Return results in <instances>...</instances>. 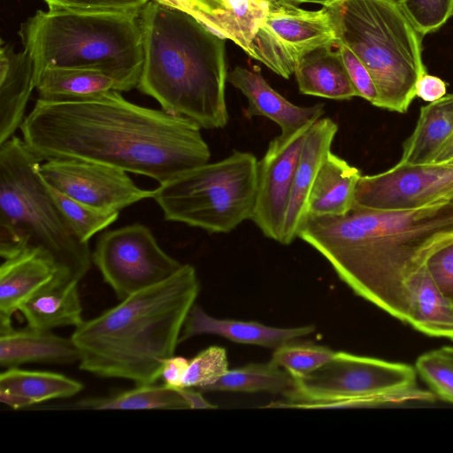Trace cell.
<instances>
[{"label":"cell","instance_id":"ffe728a7","mask_svg":"<svg viewBox=\"0 0 453 453\" xmlns=\"http://www.w3.org/2000/svg\"><path fill=\"white\" fill-rule=\"evenodd\" d=\"M315 329L312 325L281 328L257 321L218 319L195 303L185 321L180 342L196 335L214 334L238 343L275 349L286 342L312 334Z\"/></svg>","mask_w":453,"mask_h":453},{"label":"cell","instance_id":"9a60e30c","mask_svg":"<svg viewBox=\"0 0 453 453\" xmlns=\"http://www.w3.org/2000/svg\"><path fill=\"white\" fill-rule=\"evenodd\" d=\"M151 1L193 16L220 37L231 40L249 57L251 42L269 12V4L260 0Z\"/></svg>","mask_w":453,"mask_h":453},{"label":"cell","instance_id":"b9f144b4","mask_svg":"<svg viewBox=\"0 0 453 453\" xmlns=\"http://www.w3.org/2000/svg\"><path fill=\"white\" fill-rule=\"evenodd\" d=\"M453 159V134L437 153L433 164H447Z\"/></svg>","mask_w":453,"mask_h":453},{"label":"cell","instance_id":"277c9868","mask_svg":"<svg viewBox=\"0 0 453 453\" xmlns=\"http://www.w3.org/2000/svg\"><path fill=\"white\" fill-rule=\"evenodd\" d=\"M139 19L143 65L137 88L203 128L224 127L226 39L193 16L151 0Z\"/></svg>","mask_w":453,"mask_h":453},{"label":"cell","instance_id":"cb8c5ba5","mask_svg":"<svg viewBox=\"0 0 453 453\" xmlns=\"http://www.w3.org/2000/svg\"><path fill=\"white\" fill-rule=\"evenodd\" d=\"M362 174L357 167L330 151L316 175L307 203V216H343L355 204Z\"/></svg>","mask_w":453,"mask_h":453},{"label":"cell","instance_id":"d590c367","mask_svg":"<svg viewBox=\"0 0 453 453\" xmlns=\"http://www.w3.org/2000/svg\"><path fill=\"white\" fill-rule=\"evenodd\" d=\"M49 10L140 15L150 0H42Z\"/></svg>","mask_w":453,"mask_h":453},{"label":"cell","instance_id":"f1b7e54d","mask_svg":"<svg viewBox=\"0 0 453 453\" xmlns=\"http://www.w3.org/2000/svg\"><path fill=\"white\" fill-rule=\"evenodd\" d=\"M50 409L72 410H150L189 409L180 389L166 385H136L134 388L121 391L105 397H90L76 402L49 405Z\"/></svg>","mask_w":453,"mask_h":453},{"label":"cell","instance_id":"484cf974","mask_svg":"<svg viewBox=\"0 0 453 453\" xmlns=\"http://www.w3.org/2000/svg\"><path fill=\"white\" fill-rule=\"evenodd\" d=\"M407 289L408 324L427 335L453 340V303L440 290L426 265L409 279Z\"/></svg>","mask_w":453,"mask_h":453},{"label":"cell","instance_id":"603a6c76","mask_svg":"<svg viewBox=\"0 0 453 453\" xmlns=\"http://www.w3.org/2000/svg\"><path fill=\"white\" fill-rule=\"evenodd\" d=\"M82 388L80 381L58 372L12 367L0 374V401L15 410L31 409L47 401L68 398Z\"/></svg>","mask_w":453,"mask_h":453},{"label":"cell","instance_id":"5b68a950","mask_svg":"<svg viewBox=\"0 0 453 453\" xmlns=\"http://www.w3.org/2000/svg\"><path fill=\"white\" fill-rule=\"evenodd\" d=\"M140 15L38 10L18 32L35 72L43 68L101 71L120 92L137 88L143 42Z\"/></svg>","mask_w":453,"mask_h":453},{"label":"cell","instance_id":"8fae6325","mask_svg":"<svg viewBox=\"0 0 453 453\" xmlns=\"http://www.w3.org/2000/svg\"><path fill=\"white\" fill-rule=\"evenodd\" d=\"M336 43L326 11H307L294 4L269 5L267 16L252 42L250 57L288 79L311 51Z\"/></svg>","mask_w":453,"mask_h":453},{"label":"cell","instance_id":"44dd1931","mask_svg":"<svg viewBox=\"0 0 453 453\" xmlns=\"http://www.w3.org/2000/svg\"><path fill=\"white\" fill-rule=\"evenodd\" d=\"M35 88L34 63L26 50L16 51L1 40L0 46V143L20 127Z\"/></svg>","mask_w":453,"mask_h":453},{"label":"cell","instance_id":"8992f818","mask_svg":"<svg viewBox=\"0 0 453 453\" xmlns=\"http://www.w3.org/2000/svg\"><path fill=\"white\" fill-rule=\"evenodd\" d=\"M41 160L23 140L0 143V255L40 247L81 280L92 263L88 242L73 231L40 173Z\"/></svg>","mask_w":453,"mask_h":453},{"label":"cell","instance_id":"9c48e42d","mask_svg":"<svg viewBox=\"0 0 453 453\" xmlns=\"http://www.w3.org/2000/svg\"><path fill=\"white\" fill-rule=\"evenodd\" d=\"M296 380V389L284 406L371 407L434 400L432 392L417 387L415 367L345 351Z\"/></svg>","mask_w":453,"mask_h":453},{"label":"cell","instance_id":"ba28073f","mask_svg":"<svg viewBox=\"0 0 453 453\" xmlns=\"http://www.w3.org/2000/svg\"><path fill=\"white\" fill-rule=\"evenodd\" d=\"M257 161L250 152L234 151L159 184L153 198L167 221L229 233L252 215Z\"/></svg>","mask_w":453,"mask_h":453},{"label":"cell","instance_id":"e575fe53","mask_svg":"<svg viewBox=\"0 0 453 453\" xmlns=\"http://www.w3.org/2000/svg\"><path fill=\"white\" fill-rule=\"evenodd\" d=\"M397 3L422 36L439 30L453 16V0H397Z\"/></svg>","mask_w":453,"mask_h":453},{"label":"cell","instance_id":"4dcf8cb0","mask_svg":"<svg viewBox=\"0 0 453 453\" xmlns=\"http://www.w3.org/2000/svg\"><path fill=\"white\" fill-rule=\"evenodd\" d=\"M335 353L326 346L294 340L276 348L271 361L298 379L326 365Z\"/></svg>","mask_w":453,"mask_h":453},{"label":"cell","instance_id":"8d00e7d4","mask_svg":"<svg viewBox=\"0 0 453 453\" xmlns=\"http://www.w3.org/2000/svg\"><path fill=\"white\" fill-rule=\"evenodd\" d=\"M336 44L357 96L376 106L378 92L368 69L348 47L337 42Z\"/></svg>","mask_w":453,"mask_h":453},{"label":"cell","instance_id":"d6986e66","mask_svg":"<svg viewBox=\"0 0 453 453\" xmlns=\"http://www.w3.org/2000/svg\"><path fill=\"white\" fill-rule=\"evenodd\" d=\"M79 281L70 272L60 269L19 307L27 326L40 331L78 326L83 321Z\"/></svg>","mask_w":453,"mask_h":453},{"label":"cell","instance_id":"7a4b0ae2","mask_svg":"<svg viewBox=\"0 0 453 453\" xmlns=\"http://www.w3.org/2000/svg\"><path fill=\"white\" fill-rule=\"evenodd\" d=\"M298 238L356 295L408 323L407 281L453 242V199L413 210L354 206L343 216H307Z\"/></svg>","mask_w":453,"mask_h":453},{"label":"cell","instance_id":"1f68e13d","mask_svg":"<svg viewBox=\"0 0 453 453\" xmlns=\"http://www.w3.org/2000/svg\"><path fill=\"white\" fill-rule=\"evenodd\" d=\"M50 188L73 231L83 242H88L91 237L107 228L119 218V211L97 210Z\"/></svg>","mask_w":453,"mask_h":453},{"label":"cell","instance_id":"3957f363","mask_svg":"<svg viewBox=\"0 0 453 453\" xmlns=\"http://www.w3.org/2000/svg\"><path fill=\"white\" fill-rule=\"evenodd\" d=\"M199 291L196 269L185 264L165 280L83 320L71 336L80 369L135 385L154 384L164 362L174 355Z\"/></svg>","mask_w":453,"mask_h":453},{"label":"cell","instance_id":"30bf717a","mask_svg":"<svg viewBox=\"0 0 453 453\" xmlns=\"http://www.w3.org/2000/svg\"><path fill=\"white\" fill-rule=\"evenodd\" d=\"M92 262L119 300L165 280L182 266L142 224L102 233Z\"/></svg>","mask_w":453,"mask_h":453},{"label":"cell","instance_id":"83f0119b","mask_svg":"<svg viewBox=\"0 0 453 453\" xmlns=\"http://www.w3.org/2000/svg\"><path fill=\"white\" fill-rule=\"evenodd\" d=\"M35 88L43 100H68L119 90L110 75L94 69L43 68L35 72ZM120 92V91H119Z\"/></svg>","mask_w":453,"mask_h":453},{"label":"cell","instance_id":"d6a6232c","mask_svg":"<svg viewBox=\"0 0 453 453\" xmlns=\"http://www.w3.org/2000/svg\"><path fill=\"white\" fill-rule=\"evenodd\" d=\"M415 370L434 395L453 403V347L443 346L419 356Z\"/></svg>","mask_w":453,"mask_h":453},{"label":"cell","instance_id":"52a82bcc","mask_svg":"<svg viewBox=\"0 0 453 453\" xmlns=\"http://www.w3.org/2000/svg\"><path fill=\"white\" fill-rule=\"evenodd\" d=\"M326 11L335 40L368 69L378 92L377 107L404 113L425 73L422 35L397 0H328Z\"/></svg>","mask_w":453,"mask_h":453},{"label":"cell","instance_id":"ab89813d","mask_svg":"<svg viewBox=\"0 0 453 453\" xmlns=\"http://www.w3.org/2000/svg\"><path fill=\"white\" fill-rule=\"evenodd\" d=\"M447 93V85L441 78L425 73L417 81L416 96L425 102L432 103L443 97Z\"/></svg>","mask_w":453,"mask_h":453},{"label":"cell","instance_id":"f546056e","mask_svg":"<svg viewBox=\"0 0 453 453\" xmlns=\"http://www.w3.org/2000/svg\"><path fill=\"white\" fill-rule=\"evenodd\" d=\"M296 389V380L273 362L250 363L229 369L217 382L203 392L281 393L288 398Z\"/></svg>","mask_w":453,"mask_h":453},{"label":"cell","instance_id":"836d02e7","mask_svg":"<svg viewBox=\"0 0 453 453\" xmlns=\"http://www.w3.org/2000/svg\"><path fill=\"white\" fill-rule=\"evenodd\" d=\"M228 370L226 349L220 346H210L189 360L183 379V388H195L203 392Z\"/></svg>","mask_w":453,"mask_h":453},{"label":"cell","instance_id":"d4e9b609","mask_svg":"<svg viewBox=\"0 0 453 453\" xmlns=\"http://www.w3.org/2000/svg\"><path fill=\"white\" fill-rule=\"evenodd\" d=\"M294 74L303 95L334 100L358 96L336 43L305 55L297 63Z\"/></svg>","mask_w":453,"mask_h":453},{"label":"cell","instance_id":"e0dca14e","mask_svg":"<svg viewBox=\"0 0 453 453\" xmlns=\"http://www.w3.org/2000/svg\"><path fill=\"white\" fill-rule=\"evenodd\" d=\"M338 131L330 118H320L309 128L295 172L289 203L280 242L290 244L307 218V203L311 188Z\"/></svg>","mask_w":453,"mask_h":453},{"label":"cell","instance_id":"7bdbcfd3","mask_svg":"<svg viewBox=\"0 0 453 453\" xmlns=\"http://www.w3.org/2000/svg\"><path fill=\"white\" fill-rule=\"evenodd\" d=\"M276 1L278 3H281V4H294V5L303 4V3H313V4H319L323 5L328 0H276Z\"/></svg>","mask_w":453,"mask_h":453},{"label":"cell","instance_id":"6da1fadb","mask_svg":"<svg viewBox=\"0 0 453 453\" xmlns=\"http://www.w3.org/2000/svg\"><path fill=\"white\" fill-rule=\"evenodd\" d=\"M19 128L41 161L94 162L159 184L211 157L195 121L135 104L117 90L68 100L38 98Z\"/></svg>","mask_w":453,"mask_h":453},{"label":"cell","instance_id":"5bb4252c","mask_svg":"<svg viewBox=\"0 0 453 453\" xmlns=\"http://www.w3.org/2000/svg\"><path fill=\"white\" fill-rule=\"evenodd\" d=\"M311 125L272 140L257 161L256 201L250 220L263 234L280 242L295 172Z\"/></svg>","mask_w":453,"mask_h":453},{"label":"cell","instance_id":"f35d334b","mask_svg":"<svg viewBox=\"0 0 453 453\" xmlns=\"http://www.w3.org/2000/svg\"><path fill=\"white\" fill-rule=\"evenodd\" d=\"M189 360L174 355L167 358L162 366L161 378L164 384L172 388H183V379L188 366Z\"/></svg>","mask_w":453,"mask_h":453},{"label":"cell","instance_id":"ac0fdd59","mask_svg":"<svg viewBox=\"0 0 453 453\" xmlns=\"http://www.w3.org/2000/svg\"><path fill=\"white\" fill-rule=\"evenodd\" d=\"M60 269L64 268L40 247L27 248L4 259L0 266V322H12L21 304Z\"/></svg>","mask_w":453,"mask_h":453},{"label":"cell","instance_id":"ee69618b","mask_svg":"<svg viewBox=\"0 0 453 453\" xmlns=\"http://www.w3.org/2000/svg\"><path fill=\"white\" fill-rule=\"evenodd\" d=\"M265 4H268L269 5H273V4H275L277 3L276 0H260Z\"/></svg>","mask_w":453,"mask_h":453},{"label":"cell","instance_id":"74e56055","mask_svg":"<svg viewBox=\"0 0 453 453\" xmlns=\"http://www.w3.org/2000/svg\"><path fill=\"white\" fill-rule=\"evenodd\" d=\"M426 267L440 290L453 303V242L434 252Z\"/></svg>","mask_w":453,"mask_h":453},{"label":"cell","instance_id":"7402d4cb","mask_svg":"<svg viewBox=\"0 0 453 453\" xmlns=\"http://www.w3.org/2000/svg\"><path fill=\"white\" fill-rule=\"evenodd\" d=\"M80 354L72 338L27 326L0 333V365L8 369L25 364L71 365Z\"/></svg>","mask_w":453,"mask_h":453},{"label":"cell","instance_id":"4fadbf2b","mask_svg":"<svg viewBox=\"0 0 453 453\" xmlns=\"http://www.w3.org/2000/svg\"><path fill=\"white\" fill-rule=\"evenodd\" d=\"M39 171L51 188L104 211L119 212L154 196V190L139 188L127 172L98 163L50 159L40 165Z\"/></svg>","mask_w":453,"mask_h":453},{"label":"cell","instance_id":"4316f807","mask_svg":"<svg viewBox=\"0 0 453 453\" xmlns=\"http://www.w3.org/2000/svg\"><path fill=\"white\" fill-rule=\"evenodd\" d=\"M453 134V94L422 106L416 127L404 142L399 163L432 165L437 153Z\"/></svg>","mask_w":453,"mask_h":453},{"label":"cell","instance_id":"60d3db41","mask_svg":"<svg viewBox=\"0 0 453 453\" xmlns=\"http://www.w3.org/2000/svg\"><path fill=\"white\" fill-rule=\"evenodd\" d=\"M180 392L184 398L186 399L189 409H215L217 406L211 404L208 401H206L203 395L202 392L199 390H195L192 388H180Z\"/></svg>","mask_w":453,"mask_h":453},{"label":"cell","instance_id":"2e32d148","mask_svg":"<svg viewBox=\"0 0 453 453\" xmlns=\"http://www.w3.org/2000/svg\"><path fill=\"white\" fill-rule=\"evenodd\" d=\"M227 81L248 99L245 116H263L276 123L281 134H289L312 125L325 113L324 104L298 106L274 90L264 79L260 68L235 66Z\"/></svg>","mask_w":453,"mask_h":453},{"label":"cell","instance_id":"7c38bea8","mask_svg":"<svg viewBox=\"0 0 453 453\" xmlns=\"http://www.w3.org/2000/svg\"><path fill=\"white\" fill-rule=\"evenodd\" d=\"M453 199V164L394 167L362 175L354 206L381 211L413 210Z\"/></svg>","mask_w":453,"mask_h":453}]
</instances>
